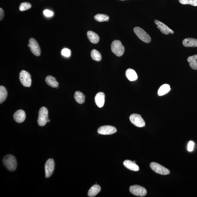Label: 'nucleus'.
<instances>
[{"label":"nucleus","instance_id":"nucleus-1","mask_svg":"<svg viewBox=\"0 0 197 197\" xmlns=\"http://www.w3.org/2000/svg\"><path fill=\"white\" fill-rule=\"evenodd\" d=\"M3 163L7 169L10 171H14L16 169V159L12 155L8 154L4 157L3 159Z\"/></svg>","mask_w":197,"mask_h":197},{"label":"nucleus","instance_id":"nucleus-2","mask_svg":"<svg viewBox=\"0 0 197 197\" xmlns=\"http://www.w3.org/2000/svg\"><path fill=\"white\" fill-rule=\"evenodd\" d=\"M112 52L117 56H122L125 52V49L121 41L115 40L112 42L111 45Z\"/></svg>","mask_w":197,"mask_h":197},{"label":"nucleus","instance_id":"nucleus-3","mask_svg":"<svg viewBox=\"0 0 197 197\" xmlns=\"http://www.w3.org/2000/svg\"><path fill=\"white\" fill-rule=\"evenodd\" d=\"M48 111L45 107H42L39 111L38 123L40 127H43L48 122Z\"/></svg>","mask_w":197,"mask_h":197},{"label":"nucleus","instance_id":"nucleus-4","mask_svg":"<svg viewBox=\"0 0 197 197\" xmlns=\"http://www.w3.org/2000/svg\"><path fill=\"white\" fill-rule=\"evenodd\" d=\"M134 31L137 36L141 41L146 43H149L151 42V37L142 29L138 27H135L134 29Z\"/></svg>","mask_w":197,"mask_h":197},{"label":"nucleus","instance_id":"nucleus-5","mask_svg":"<svg viewBox=\"0 0 197 197\" xmlns=\"http://www.w3.org/2000/svg\"><path fill=\"white\" fill-rule=\"evenodd\" d=\"M19 79L22 85L25 87H29L31 86V75L28 72L24 70L21 71L19 74Z\"/></svg>","mask_w":197,"mask_h":197},{"label":"nucleus","instance_id":"nucleus-6","mask_svg":"<svg viewBox=\"0 0 197 197\" xmlns=\"http://www.w3.org/2000/svg\"><path fill=\"white\" fill-rule=\"evenodd\" d=\"M150 167L157 174L165 175L170 173L169 169L158 163L152 162L150 163Z\"/></svg>","mask_w":197,"mask_h":197},{"label":"nucleus","instance_id":"nucleus-7","mask_svg":"<svg viewBox=\"0 0 197 197\" xmlns=\"http://www.w3.org/2000/svg\"><path fill=\"white\" fill-rule=\"evenodd\" d=\"M129 190L132 194L137 196L144 197L147 194V191L145 188L138 185L131 186Z\"/></svg>","mask_w":197,"mask_h":197},{"label":"nucleus","instance_id":"nucleus-8","mask_svg":"<svg viewBox=\"0 0 197 197\" xmlns=\"http://www.w3.org/2000/svg\"><path fill=\"white\" fill-rule=\"evenodd\" d=\"M130 120L132 123L137 127H143L145 126V122L141 115L134 114L130 117Z\"/></svg>","mask_w":197,"mask_h":197},{"label":"nucleus","instance_id":"nucleus-9","mask_svg":"<svg viewBox=\"0 0 197 197\" xmlns=\"http://www.w3.org/2000/svg\"><path fill=\"white\" fill-rule=\"evenodd\" d=\"M55 163L54 159L49 158L46 161L45 165V177L49 178L54 173V169Z\"/></svg>","mask_w":197,"mask_h":197},{"label":"nucleus","instance_id":"nucleus-10","mask_svg":"<svg viewBox=\"0 0 197 197\" xmlns=\"http://www.w3.org/2000/svg\"><path fill=\"white\" fill-rule=\"evenodd\" d=\"M29 47L33 54L37 56H39L41 54V50L39 44L34 39L31 38L29 39Z\"/></svg>","mask_w":197,"mask_h":197},{"label":"nucleus","instance_id":"nucleus-11","mask_svg":"<svg viewBox=\"0 0 197 197\" xmlns=\"http://www.w3.org/2000/svg\"><path fill=\"white\" fill-rule=\"evenodd\" d=\"M117 132L116 128L110 125L102 126L98 128V132L102 135H111Z\"/></svg>","mask_w":197,"mask_h":197},{"label":"nucleus","instance_id":"nucleus-12","mask_svg":"<svg viewBox=\"0 0 197 197\" xmlns=\"http://www.w3.org/2000/svg\"><path fill=\"white\" fill-rule=\"evenodd\" d=\"M155 23L158 26V28L160 29L161 33L165 34H169V33L173 34L174 33L173 30L170 29L168 26L165 24L162 23L158 20H155L154 21Z\"/></svg>","mask_w":197,"mask_h":197},{"label":"nucleus","instance_id":"nucleus-13","mask_svg":"<svg viewBox=\"0 0 197 197\" xmlns=\"http://www.w3.org/2000/svg\"><path fill=\"white\" fill-rule=\"evenodd\" d=\"M105 96L102 92H99L97 93L95 97V102L96 105L99 108L103 107L105 103Z\"/></svg>","mask_w":197,"mask_h":197},{"label":"nucleus","instance_id":"nucleus-14","mask_svg":"<svg viewBox=\"0 0 197 197\" xmlns=\"http://www.w3.org/2000/svg\"><path fill=\"white\" fill-rule=\"evenodd\" d=\"M13 117L17 122L21 123L23 122L26 119L25 113L23 110H19L15 113Z\"/></svg>","mask_w":197,"mask_h":197},{"label":"nucleus","instance_id":"nucleus-15","mask_svg":"<svg viewBox=\"0 0 197 197\" xmlns=\"http://www.w3.org/2000/svg\"><path fill=\"white\" fill-rule=\"evenodd\" d=\"M123 165L127 169L133 171H138L139 169V166L133 161L126 160L123 163Z\"/></svg>","mask_w":197,"mask_h":197},{"label":"nucleus","instance_id":"nucleus-16","mask_svg":"<svg viewBox=\"0 0 197 197\" xmlns=\"http://www.w3.org/2000/svg\"><path fill=\"white\" fill-rule=\"evenodd\" d=\"M183 44L186 47H197V39L187 38L183 40Z\"/></svg>","mask_w":197,"mask_h":197},{"label":"nucleus","instance_id":"nucleus-17","mask_svg":"<svg viewBox=\"0 0 197 197\" xmlns=\"http://www.w3.org/2000/svg\"><path fill=\"white\" fill-rule=\"evenodd\" d=\"M126 76L127 78L130 81H135L138 79V76L135 71L129 68L126 72Z\"/></svg>","mask_w":197,"mask_h":197},{"label":"nucleus","instance_id":"nucleus-18","mask_svg":"<svg viewBox=\"0 0 197 197\" xmlns=\"http://www.w3.org/2000/svg\"><path fill=\"white\" fill-rule=\"evenodd\" d=\"M87 35L88 39L91 43L96 44L99 43V37L96 33L91 31H89L87 32Z\"/></svg>","mask_w":197,"mask_h":197},{"label":"nucleus","instance_id":"nucleus-19","mask_svg":"<svg viewBox=\"0 0 197 197\" xmlns=\"http://www.w3.org/2000/svg\"><path fill=\"white\" fill-rule=\"evenodd\" d=\"M101 187L98 185L96 184L90 188L88 192V195L90 197L96 196L101 191Z\"/></svg>","mask_w":197,"mask_h":197},{"label":"nucleus","instance_id":"nucleus-20","mask_svg":"<svg viewBox=\"0 0 197 197\" xmlns=\"http://www.w3.org/2000/svg\"><path fill=\"white\" fill-rule=\"evenodd\" d=\"M45 81L48 85L53 88H56L59 86V83L56 79L50 75L46 77Z\"/></svg>","mask_w":197,"mask_h":197},{"label":"nucleus","instance_id":"nucleus-21","mask_svg":"<svg viewBox=\"0 0 197 197\" xmlns=\"http://www.w3.org/2000/svg\"><path fill=\"white\" fill-rule=\"evenodd\" d=\"M170 90V86L168 84H164L161 86L158 91V95L159 96H164L168 93Z\"/></svg>","mask_w":197,"mask_h":197},{"label":"nucleus","instance_id":"nucleus-22","mask_svg":"<svg viewBox=\"0 0 197 197\" xmlns=\"http://www.w3.org/2000/svg\"><path fill=\"white\" fill-rule=\"evenodd\" d=\"M187 61L192 69L197 70V54L188 57Z\"/></svg>","mask_w":197,"mask_h":197},{"label":"nucleus","instance_id":"nucleus-23","mask_svg":"<svg viewBox=\"0 0 197 197\" xmlns=\"http://www.w3.org/2000/svg\"><path fill=\"white\" fill-rule=\"evenodd\" d=\"M74 98L77 102L80 104H82L85 102V96L81 92L77 91L75 92Z\"/></svg>","mask_w":197,"mask_h":197},{"label":"nucleus","instance_id":"nucleus-24","mask_svg":"<svg viewBox=\"0 0 197 197\" xmlns=\"http://www.w3.org/2000/svg\"><path fill=\"white\" fill-rule=\"evenodd\" d=\"M8 92L6 88L3 86L0 87V103H2L5 100L7 97Z\"/></svg>","mask_w":197,"mask_h":197},{"label":"nucleus","instance_id":"nucleus-25","mask_svg":"<svg viewBox=\"0 0 197 197\" xmlns=\"http://www.w3.org/2000/svg\"><path fill=\"white\" fill-rule=\"evenodd\" d=\"M91 57L93 60L97 61H101L102 57L101 53L98 50L93 49L91 52Z\"/></svg>","mask_w":197,"mask_h":197},{"label":"nucleus","instance_id":"nucleus-26","mask_svg":"<svg viewBox=\"0 0 197 197\" xmlns=\"http://www.w3.org/2000/svg\"><path fill=\"white\" fill-rule=\"evenodd\" d=\"M94 19L99 22H108L109 20V17L104 14H98L95 15Z\"/></svg>","mask_w":197,"mask_h":197},{"label":"nucleus","instance_id":"nucleus-27","mask_svg":"<svg viewBox=\"0 0 197 197\" xmlns=\"http://www.w3.org/2000/svg\"><path fill=\"white\" fill-rule=\"evenodd\" d=\"M32 7L31 4L28 2H23L19 6V10L22 12L29 9Z\"/></svg>","mask_w":197,"mask_h":197},{"label":"nucleus","instance_id":"nucleus-28","mask_svg":"<svg viewBox=\"0 0 197 197\" xmlns=\"http://www.w3.org/2000/svg\"><path fill=\"white\" fill-rule=\"evenodd\" d=\"M179 2L183 4H190L194 6H197V0H179Z\"/></svg>","mask_w":197,"mask_h":197},{"label":"nucleus","instance_id":"nucleus-29","mask_svg":"<svg viewBox=\"0 0 197 197\" xmlns=\"http://www.w3.org/2000/svg\"><path fill=\"white\" fill-rule=\"evenodd\" d=\"M61 54L64 56L69 57L70 56V51L68 49L65 48L62 50Z\"/></svg>","mask_w":197,"mask_h":197},{"label":"nucleus","instance_id":"nucleus-30","mask_svg":"<svg viewBox=\"0 0 197 197\" xmlns=\"http://www.w3.org/2000/svg\"><path fill=\"white\" fill-rule=\"evenodd\" d=\"M194 145V143L193 141H190L189 144H188L187 148L188 151L190 152L193 151Z\"/></svg>","mask_w":197,"mask_h":197},{"label":"nucleus","instance_id":"nucleus-31","mask_svg":"<svg viewBox=\"0 0 197 197\" xmlns=\"http://www.w3.org/2000/svg\"><path fill=\"white\" fill-rule=\"evenodd\" d=\"M44 14L47 17H52L54 15V13L52 11L48 10H45L44 11Z\"/></svg>","mask_w":197,"mask_h":197},{"label":"nucleus","instance_id":"nucleus-32","mask_svg":"<svg viewBox=\"0 0 197 197\" xmlns=\"http://www.w3.org/2000/svg\"><path fill=\"white\" fill-rule=\"evenodd\" d=\"M4 16V13L3 10L2 8H0V20L3 19Z\"/></svg>","mask_w":197,"mask_h":197},{"label":"nucleus","instance_id":"nucleus-33","mask_svg":"<svg viewBox=\"0 0 197 197\" xmlns=\"http://www.w3.org/2000/svg\"><path fill=\"white\" fill-rule=\"evenodd\" d=\"M50 121V120L49 119H48V122H49Z\"/></svg>","mask_w":197,"mask_h":197},{"label":"nucleus","instance_id":"nucleus-34","mask_svg":"<svg viewBox=\"0 0 197 197\" xmlns=\"http://www.w3.org/2000/svg\"><path fill=\"white\" fill-rule=\"evenodd\" d=\"M59 88L58 87H58H56V88Z\"/></svg>","mask_w":197,"mask_h":197},{"label":"nucleus","instance_id":"nucleus-35","mask_svg":"<svg viewBox=\"0 0 197 197\" xmlns=\"http://www.w3.org/2000/svg\"><path fill=\"white\" fill-rule=\"evenodd\" d=\"M121 1H125V0H121Z\"/></svg>","mask_w":197,"mask_h":197}]
</instances>
